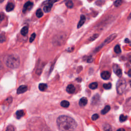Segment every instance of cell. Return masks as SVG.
Wrapping results in <instances>:
<instances>
[{
	"mask_svg": "<svg viewBox=\"0 0 131 131\" xmlns=\"http://www.w3.org/2000/svg\"><path fill=\"white\" fill-rule=\"evenodd\" d=\"M57 126L60 131H73L76 129L77 124L72 118L68 116L62 115L58 117L56 120Z\"/></svg>",
	"mask_w": 131,
	"mask_h": 131,
	"instance_id": "1",
	"label": "cell"
},
{
	"mask_svg": "<svg viewBox=\"0 0 131 131\" xmlns=\"http://www.w3.org/2000/svg\"><path fill=\"white\" fill-rule=\"evenodd\" d=\"M20 60L19 57L16 55H10L8 56L6 60V65L8 68L16 69L20 66Z\"/></svg>",
	"mask_w": 131,
	"mask_h": 131,
	"instance_id": "2",
	"label": "cell"
},
{
	"mask_svg": "<svg viewBox=\"0 0 131 131\" xmlns=\"http://www.w3.org/2000/svg\"><path fill=\"white\" fill-rule=\"evenodd\" d=\"M127 83L124 79L121 78L118 81L116 84V90L118 94L121 95L126 88Z\"/></svg>",
	"mask_w": 131,
	"mask_h": 131,
	"instance_id": "3",
	"label": "cell"
},
{
	"mask_svg": "<svg viewBox=\"0 0 131 131\" xmlns=\"http://www.w3.org/2000/svg\"><path fill=\"white\" fill-rule=\"evenodd\" d=\"M33 6V4L32 2L30 1L27 2L24 6V7L23 9V13H25L27 11L30 10L32 8Z\"/></svg>",
	"mask_w": 131,
	"mask_h": 131,
	"instance_id": "4",
	"label": "cell"
},
{
	"mask_svg": "<svg viewBox=\"0 0 131 131\" xmlns=\"http://www.w3.org/2000/svg\"><path fill=\"white\" fill-rule=\"evenodd\" d=\"M111 76V74L109 71H103L101 73V77L104 80H108Z\"/></svg>",
	"mask_w": 131,
	"mask_h": 131,
	"instance_id": "5",
	"label": "cell"
},
{
	"mask_svg": "<svg viewBox=\"0 0 131 131\" xmlns=\"http://www.w3.org/2000/svg\"><path fill=\"white\" fill-rule=\"evenodd\" d=\"M27 91V87L25 86V85H22V86H21L17 89V93L18 94L24 93L25 92H26Z\"/></svg>",
	"mask_w": 131,
	"mask_h": 131,
	"instance_id": "6",
	"label": "cell"
},
{
	"mask_svg": "<svg viewBox=\"0 0 131 131\" xmlns=\"http://www.w3.org/2000/svg\"><path fill=\"white\" fill-rule=\"evenodd\" d=\"M66 91L69 94H73L75 91V88L74 85L72 84L69 85L66 88Z\"/></svg>",
	"mask_w": 131,
	"mask_h": 131,
	"instance_id": "7",
	"label": "cell"
},
{
	"mask_svg": "<svg viewBox=\"0 0 131 131\" xmlns=\"http://www.w3.org/2000/svg\"><path fill=\"white\" fill-rule=\"evenodd\" d=\"M114 71L118 77H120L122 76V71L121 69L118 66H114Z\"/></svg>",
	"mask_w": 131,
	"mask_h": 131,
	"instance_id": "8",
	"label": "cell"
},
{
	"mask_svg": "<svg viewBox=\"0 0 131 131\" xmlns=\"http://www.w3.org/2000/svg\"><path fill=\"white\" fill-rule=\"evenodd\" d=\"M116 36H117L116 34H113L110 35V36H109V37H108L105 41L104 44H107L109 43V42H112L114 38H116Z\"/></svg>",
	"mask_w": 131,
	"mask_h": 131,
	"instance_id": "9",
	"label": "cell"
},
{
	"mask_svg": "<svg viewBox=\"0 0 131 131\" xmlns=\"http://www.w3.org/2000/svg\"><path fill=\"white\" fill-rule=\"evenodd\" d=\"M88 103V99L86 97H83L81 98L79 102V105H80L81 107H83L86 106Z\"/></svg>",
	"mask_w": 131,
	"mask_h": 131,
	"instance_id": "10",
	"label": "cell"
},
{
	"mask_svg": "<svg viewBox=\"0 0 131 131\" xmlns=\"http://www.w3.org/2000/svg\"><path fill=\"white\" fill-rule=\"evenodd\" d=\"M85 21H86V17L84 15H81L80 17V19L77 25V28H80L84 25Z\"/></svg>",
	"mask_w": 131,
	"mask_h": 131,
	"instance_id": "11",
	"label": "cell"
},
{
	"mask_svg": "<svg viewBox=\"0 0 131 131\" xmlns=\"http://www.w3.org/2000/svg\"><path fill=\"white\" fill-rule=\"evenodd\" d=\"M14 5L13 3H9L7 5L6 7V10L7 12H10L13 11L14 9Z\"/></svg>",
	"mask_w": 131,
	"mask_h": 131,
	"instance_id": "12",
	"label": "cell"
},
{
	"mask_svg": "<svg viewBox=\"0 0 131 131\" xmlns=\"http://www.w3.org/2000/svg\"><path fill=\"white\" fill-rule=\"evenodd\" d=\"M52 5H53L50 4H46L45 6L44 7V11L45 13H49V12H50L52 7Z\"/></svg>",
	"mask_w": 131,
	"mask_h": 131,
	"instance_id": "13",
	"label": "cell"
},
{
	"mask_svg": "<svg viewBox=\"0 0 131 131\" xmlns=\"http://www.w3.org/2000/svg\"><path fill=\"white\" fill-rule=\"evenodd\" d=\"M28 32V27L27 26L24 27L21 31V33L23 36H26Z\"/></svg>",
	"mask_w": 131,
	"mask_h": 131,
	"instance_id": "14",
	"label": "cell"
},
{
	"mask_svg": "<svg viewBox=\"0 0 131 131\" xmlns=\"http://www.w3.org/2000/svg\"><path fill=\"white\" fill-rule=\"evenodd\" d=\"M16 116L17 119H20L21 117H23L24 115V112L23 110H19L17 111L16 113Z\"/></svg>",
	"mask_w": 131,
	"mask_h": 131,
	"instance_id": "15",
	"label": "cell"
},
{
	"mask_svg": "<svg viewBox=\"0 0 131 131\" xmlns=\"http://www.w3.org/2000/svg\"><path fill=\"white\" fill-rule=\"evenodd\" d=\"M47 88V85L46 84L42 83L39 85L38 89L41 91H44Z\"/></svg>",
	"mask_w": 131,
	"mask_h": 131,
	"instance_id": "16",
	"label": "cell"
},
{
	"mask_svg": "<svg viewBox=\"0 0 131 131\" xmlns=\"http://www.w3.org/2000/svg\"><path fill=\"white\" fill-rule=\"evenodd\" d=\"M60 105L63 108H68L70 106V103L69 101H67V100H63L60 103Z\"/></svg>",
	"mask_w": 131,
	"mask_h": 131,
	"instance_id": "17",
	"label": "cell"
},
{
	"mask_svg": "<svg viewBox=\"0 0 131 131\" xmlns=\"http://www.w3.org/2000/svg\"><path fill=\"white\" fill-rule=\"evenodd\" d=\"M110 109H111V108H110V106H106L104 108V109H103L101 111V113L102 115H105V114H106L110 111Z\"/></svg>",
	"mask_w": 131,
	"mask_h": 131,
	"instance_id": "18",
	"label": "cell"
},
{
	"mask_svg": "<svg viewBox=\"0 0 131 131\" xmlns=\"http://www.w3.org/2000/svg\"><path fill=\"white\" fill-rule=\"evenodd\" d=\"M66 6L69 8H72L73 7V3L71 0H68L66 2Z\"/></svg>",
	"mask_w": 131,
	"mask_h": 131,
	"instance_id": "19",
	"label": "cell"
},
{
	"mask_svg": "<svg viewBox=\"0 0 131 131\" xmlns=\"http://www.w3.org/2000/svg\"><path fill=\"white\" fill-rule=\"evenodd\" d=\"M114 51L117 54H119V53H120L121 50V48L120 46L119 45H117L114 48Z\"/></svg>",
	"mask_w": 131,
	"mask_h": 131,
	"instance_id": "20",
	"label": "cell"
},
{
	"mask_svg": "<svg viewBox=\"0 0 131 131\" xmlns=\"http://www.w3.org/2000/svg\"><path fill=\"white\" fill-rule=\"evenodd\" d=\"M36 16H37V17L38 18H40L42 17V16H43V13H42V9H38L37 11H36Z\"/></svg>",
	"mask_w": 131,
	"mask_h": 131,
	"instance_id": "21",
	"label": "cell"
},
{
	"mask_svg": "<svg viewBox=\"0 0 131 131\" xmlns=\"http://www.w3.org/2000/svg\"><path fill=\"white\" fill-rule=\"evenodd\" d=\"M98 87V84H97V83H91L90 85H89V88H90L92 90H94L96 89V88Z\"/></svg>",
	"mask_w": 131,
	"mask_h": 131,
	"instance_id": "22",
	"label": "cell"
},
{
	"mask_svg": "<svg viewBox=\"0 0 131 131\" xmlns=\"http://www.w3.org/2000/svg\"><path fill=\"white\" fill-rule=\"evenodd\" d=\"M127 116H125L123 114H122L120 116V117H119V120L121 122V123H123V122H124L126 121L127 120Z\"/></svg>",
	"mask_w": 131,
	"mask_h": 131,
	"instance_id": "23",
	"label": "cell"
},
{
	"mask_svg": "<svg viewBox=\"0 0 131 131\" xmlns=\"http://www.w3.org/2000/svg\"><path fill=\"white\" fill-rule=\"evenodd\" d=\"M123 3V1L122 0H116L115 2H114V5L116 7H119Z\"/></svg>",
	"mask_w": 131,
	"mask_h": 131,
	"instance_id": "24",
	"label": "cell"
},
{
	"mask_svg": "<svg viewBox=\"0 0 131 131\" xmlns=\"http://www.w3.org/2000/svg\"><path fill=\"white\" fill-rule=\"evenodd\" d=\"M103 88H105L106 90H109L110 89L112 88V85L111 83H108V84H105L103 85Z\"/></svg>",
	"mask_w": 131,
	"mask_h": 131,
	"instance_id": "25",
	"label": "cell"
},
{
	"mask_svg": "<svg viewBox=\"0 0 131 131\" xmlns=\"http://www.w3.org/2000/svg\"><path fill=\"white\" fill-rule=\"evenodd\" d=\"M6 41V36L4 34H0V42L2 43Z\"/></svg>",
	"mask_w": 131,
	"mask_h": 131,
	"instance_id": "26",
	"label": "cell"
},
{
	"mask_svg": "<svg viewBox=\"0 0 131 131\" xmlns=\"http://www.w3.org/2000/svg\"><path fill=\"white\" fill-rule=\"evenodd\" d=\"M57 1V0H47V1H46L44 3V4H50L53 5L54 3H55Z\"/></svg>",
	"mask_w": 131,
	"mask_h": 131,
	"instance_id": "27",
	"label": "cell"
},
{
	"mask_svg": "<svg viewBox=\"0 0 131 131\" xmlns=\"http://www.w3.org/2000/svg\"><path fill=\"white\" fill-rule=\"evenodd\" d=\"M35 36H36V34H35V33H33V34H32V35H31V37H30V42H33V41L34 40V39L35 38Z\"/></svg>",
	"mask_w": 131,
	"mask_h": 131,
	"instance_id": "28",
	"label": "cell"
},
{
	"mask_svg": "<svg viewBox=\"0 0 131 131\" xmlns=\"http://www.w3.org/2000/svg\"><path fill=\"white\" fill-rule=\"evenodd\" d=\"M99 117V116L98 114H95L92 116V119L93 120H96L97 119H98Z\"/></svg>",
	"mask_w": 131,
	"mask_h": 131,
	"instance_id": "29",
	"label": "cell"
},
{
	"mask_svg": "<svg viewBox=\"0 0 131 131\" xmlns=\"http://www.w3.org/2000/svg\"><path fill=\"white\" fill-rule=\"evenodd\" d=\"M104 130L105 131H111L112 130L111 127L108 124H106V126H104Z\"/></svg>",
	"mask_w": 131,
	"mask_h": 131,
	"instance_id": "30",
	"label": "cell"
},
{
	"mask_svg": "<svg viewBox=\"0 0 131 131\" xmlns=\"http://www.w3.org/2000/svg\"><path fill=\"white\" fill-rule=\"evenodd\" d=\"M98 34H95L91 38H90V41H93L94 39H95L97 37H98Z\"/></svg>",
	"mask_w": 131,
	"mask_h": 131,
	"instance_id": "31",
	"label": "cell"
},
{
	"mask_svg": "<svg viewBox=\"0 0 131 131\" xmlns=\"http://www.w3.org/2000/svg\"><path fill=\"white\" fill-rule=\"evenodd\" d=\"M5 18V16L4 14H0V23H1L4 20Z\"/></svg>",
	"mask_w": 131,
	"mask_h": 131,
	"instance_id": "32",
	"label": "cell"
},
{
	"mask_svg": "<svg viewBox=\"0 0 131 131\" xmlns=\"http://www.w3.org/2000/svg\"><path fill=\"white\" fill-rule=\"evenodd\" d=\"M6 130L7 131H14V127H13V126H8V127Z\"/></svg>",
	"mask_w": 131,
	"mask_h": 131,
	"instance_id": "33",
	"label": "cell"
},
{
	"mask_svg": "<svg viewBox=\"0 0 131 131\" xmlns=\"http://www.w3.org/2000/svg\"><path fill=\"white\" fill-rule=\"evenodd\" d=\"M127 74H128V75H129L130 77H131V69H130V70H129V71H128Z\"/></svg>",
	"mask_w": 131,
	"mask_h": 131,
	"instance_id": "34",
	"label": "cell"
},
{
	"mask_svg": "<svg viewBox=\"0 0 131 131\" xmlns=\"http://www.w3.org/2000/svg\"><path fill=\"white\" fill-rule=\"evenodd\" d=\"M130 42V40L128 38H126L125 39V42H126V43H129Z\"/></svg>",
	"mask_w": 131,
	"mask_h": 131,
	"instance_id": "35",
	"label": "cell"
},
{
	"mask_svg": "<svg viewBox=\"0 0 131 131\" xmlns=\"http://www.w3.org/2000/svg\"><path fill=\"white\" fill-rule=\"evenodd\" d=\"M128 59H129V61L130 62V63H131V55H130L129 56V58H128Z\"/></svg>",
	"mask_w": 131,
	"mask_h": 131,
	"instance_id": "36",
	"label": "cell"
},
{
	"mask_svg": "<svg viewBox=\"0 0 131 131\" xmlns=\"http://www.w3.org/2000/svg\"><path fill=\"white\" fill-rule=\"evenodd\" d=\"M2 68V64L1 62V61H0V70Z\"/></svg>",
	"mask_w": 131,
	"mask_h": 131,
	"instance_id": "37",
	"label": "cell"
},
{
	"mask_svg": "<svg viewBox=\"0 0 131 131\" xmlns=\"http://www.w3.org/2000/svg\"><path fill=\"white\" fill-rule=\"evenodd\" d=\"M118 131H124V130L123 129H119L118 130Z\"/></svg>",
	"mask_w": 131,
	"mask_h": 131,
	"instance_id": "38",
	"label": "cell"
},
{
	"mask_svg": "<svg viewBox=\"0 0 131 131\" xmlns=\"http://www.w3.org/2000/svg\"><path fill=\"white\" fill-rule=\"evenodd\" d=\"M4 0H0V3H3L4 2Z\"/></svg>",
	"mask_w": 131,
	"mask_h": 131,
	"instance_id": "39",
	"label": "cell"
},
{
	"mask_svg": "<svg viewBox=\"0 0 131 131\" xmlns=\"http://www.w3.org/2000/svg\"><path fill=\"white\" fill-rule=\"evenodd\" d=\"M130 86H131V80L130 81Z\"/></svg>",
	"mask_w": 131,
	"mask_h": 131,
	"instance_id": "40",
	"label": "cell"
},
{
	"mask_svg": "<svg viewBox=\"0 0 131 131\" xmlns=\"http://www.w3.org/2000/svg\"><path fill=\"white\" fill-rule=\"evenodd\" d=\"M89 1H92V0H89Z\"/></svg>",
	"mask_w": 131,
	"mask_h": 131,
	"instance_id": "41",
	"label": "cell"
}]
</instances>
